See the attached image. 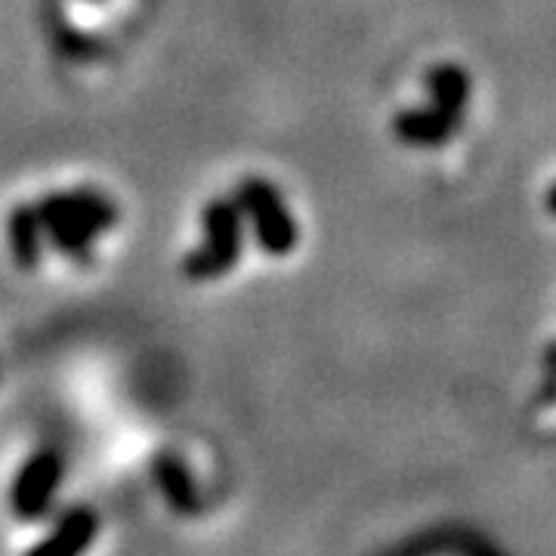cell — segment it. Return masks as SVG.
Listing matches in <instances>:
<instances>
[{
	"mask_svg": "<svg viewBox=\"0 0 556 556\" xmlns=\"http://www.w3.org/2000/svg\"><path fill=\"white\" fill-rule=\"evenodd\" d=\"M35 207L53 248H60L68 257H87L97 236L118 223V207L102 192H90V189L53 192Z\"/></svg>",
	"mask_w": 556,
	"mask_h": 556,
	"instance_id": "obj_1",
	"label": "cell"
},
{
	"mask_svg": "<svg viewBox=\"0 0 556 556\" xmlns=\"http://www.w3.org/2000/svg\"><path fill=\"white\" fill-rule=\"evenodd\" d=\"M204 236L207 241L189 251L182 260L186 276L195 281H211V278L226 276L241 257V229H244V214H241L236 199H214L204 207Z\"/></svg>",
	"mask_w": 556,
	"mask_h": 556,
	"instance_id": "obj_2",
	"label": "cell"
},
{
	"mask_svg": "<svg viewBox=\"0 0 556 556\" xmlns=\"http://www.w3.org/2000/svg\"><path fill=\"white\" fill-rule=\"evenodd\" d=\"M236 201H239L241 214L254 223V236H257L260 248L273 257H285L298 248V223L288 214L285 199L269 179L248 177L241 179L236 189Z\"/></svg>",
	"mask_w": 556,
	"mask_h": 556,
	"instance_id": "obj_3",
	"label": "cell"
},
{
	"mask_svg": "<svg viewBox=\"0 0 556 556\" xmlns=\"http://www.w3.org/2000/svg\"><path fill=\"white\" fill-rule=\"evenodd\" d=\"M62 482V455L53 452V448H43V452H35L22 464V470L16 473V482H13V492H10V504H13V514L25 522H35L40 519L53 497L60 492Z\"/></svg>",
	"mask_w": 556,
	"mask_h": 556,
	"instance_id": "obj_4",
	"label": "cell"
},
{
	"mask_svg": "<svg viewBox=\"0 0 556 556\" xmlns=\"http://www.w3.org/2000/svg\"><path fill=\"white\" fill-rule=\"evenodd\" d=\"M460 121L445 115L437 105H415V109H402L393 118V134L399 142L412 146V149H439L448 146L455 139Z\"/></svg>",
	"mask_w": 556,
	"mask_h": 556,
	"instance_id": "obj_5",
	"label": "cell"
},
{
	"mask_svg": "<svg viewBox=\"0 0 556 556\" xmlns=\"http://www.w3.org/2000/svg\"><path fill=\"white\" fill-rule=\"evenodd\" d=\"M152 479H155L159 492L170 504L174 514H179V517L201 514L199 485H195V479L189 473V467L174 452L155 455V460H152Z\"/></svg>",
	"mask_w": 556,
	"mask_h": 556,
	"instance_id": "obj_6",
	"label": "cell"
},
{
	"mask_svg": "<svg viewBox=\"0 0 556 556\" xmlns=\"http://www.w3.org/2000/svg\"><path fill=\"white\" fill-rule=\"evenodd\" d=\"M100 529V519L90 507H75L68 514H62L53 535L43 538L38 547L31 551L35 556H75L80 554Z\"/></svg>",
	"mask_w": 556,
	"mask_h": 556,
	"instance_id": "obj_7",
	"label": "cell"
},
{
	"mask_svg": "<svg viewBox=\"0 0 556 556\" xmlns=\"http://www.w3.org/2000/svg\"><path fill=\"white\" fill-rule=\"evenodd\" d=\"M427 97H430V105H437L452 118L464 121V112L473 97V80L455 62H442L427 75Z\"/></svg>",
	"mask_w": 556,
	"mask_h": 556,
	"instance_id": "obj_8",
	"label": "cell"
},
{
	"mask_svg": "<svg viewBox=\"0 0 556 556\" xmlns=\"http://www.w3.org/2000/svg\"><path fill=\"white\" fill-rule=\"evenodd\" d=\"M40 239L43 223L35 204H20L10 217V251L20 269H35L40 263Z\"/></svg>",
	"mask_w": 556,
	"mask_h": 556,
	"instance_id": "obj_9",
	"label": "cell"
},
{
	"mask_svg": "<svg viewBox=\"0 0 556 556\" xmlns=\"http://www.w3.org/2000/svg\"><path fill=\"white\" fill-rule=\"evenodd\" d=\"M544 378L538 390V408L544 415V424H556V340L544 346Z\"/></svg>",
	"mask_w": 556,
	"mask_h": 556,
	"instance_id": "obj_10",
	"label": "cell"
},
{
	"mask_svg": "<svg viewBox=\"0 0 556 556\" xmlns=\"http://www.w3.org/2000/svg\"><path fill=\"white\" fill-rule=\"evenodd\" d=\"M544 207H547L551 217H556V179L547 186V192H544Z\"/></svg>",
	"mask_w": 556,
	"mask_h": 556,
	"instance_id": "obj_11",
	"label": "cell"
}]
</instances>
